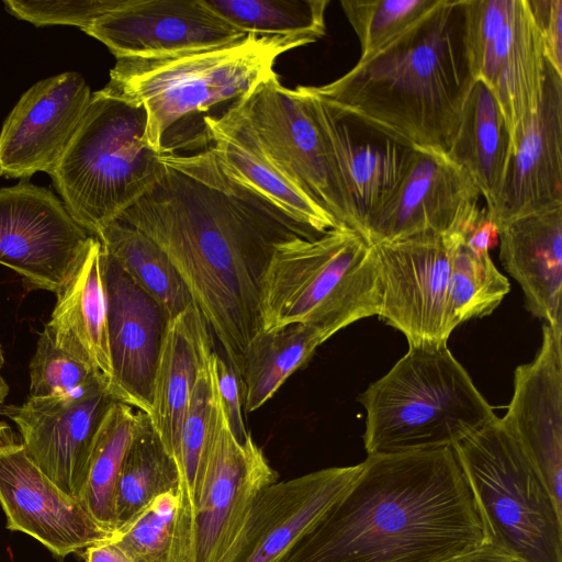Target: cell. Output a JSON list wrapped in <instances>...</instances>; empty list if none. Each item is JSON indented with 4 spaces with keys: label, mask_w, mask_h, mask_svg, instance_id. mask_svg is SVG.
Instances as JSON below:
<instances>
[{
    "label": "cell",
    "mask_w": 562,
    "mask_h": 562,
    "mask_svg": "<svg viewBox=\"0 0 562 562\" xmlns=\"http://www.w3.org/2000/svg\"><path fill=\"white\" fill-rule=\"evenodd\" d=\"M161 161V179L117 220L168 256L240 379L246 348L262 329L260 286L274 250L322 235L228 177L210 148Z\"/></svg>",
    "instance_id": "1"
},
{
    "label": "cell",
    "mask_w": 562,
    "mask_h": 562,
    "mask_svg": "<svg viewBox=\"0 0 562 562\" xmlns=\"http://www.w3.org/2000/svg\"><path fill=\"white\" fill-rule=\"evenodd\" d=\"M483 540L452 447L375 454L280 562H443Z\"/></svg>",
    "instance_id": "2"
},
{
    "label": "cell",
    "mask_w": 562,
    "mask_h": 562,
    "mask_svg": "<svg viewBox=\"0 0 562 562\" xmlns=\"http://www.w3.org/2000/svg\"><path fill=\"white\" fill-rule=\"evenodd\" d=\"M474 81L463 0H440L345 75L310 89L336 111L414 149L447 154Z\"/></svg>",
    "instance_id": "3"
},
{
    "label": "cell",
    "mask_w": 562,
    "mask_h": 562,
    "mask_svg": "<svg viewBox=\"0 0 562 562\" xmlns=\"http://www.w3.org/2000/svg\"><path fill=\"white\" fill-rule=\"evenodd\" d=\"M311 44L285 36L247 34L214 48L156 57L119 58L102 90L146 112L145 140L169 154L177 131L216 105L238 102L271 77L280 55Z\"/></svg>",
    "instance_id": "4"
},
{
    "label": "cell",
    "mask_w": 562,
    "mask_h": 562,
    "mask_svg": "<svg viewBox=\"0 0 562 562\" xmlns=\"http://www.w3.org/2000/svg\"><path fill=\"white\" fill-rule=\"evenodd\" d=\"M358 400L368 456L452 447L497 417L448 344L408 347Z\"/></svg>",
    "instance_id": "5"
},
{
    "label": "cell",
    "mask_w": 562,
    "mask_h": 562,
    "mask_svg": "<svg viewBox=\"0 0 562 562\" xmlns=\"http://www.w3.org/2000/svg\"><path fill=\"white\" fill-rule=\"evenodd\" d=\"M262 329L305 324L327 339L381 308L375 247L342 227L273 252L260 286Z\"/></svg>",
    "instance_id": "6"
},
{
    "label": "cell",
    "mask_w": 562,
    "mask_h": 562,
    "mask_svg": "<svg viewBox=\"0 0 562 562\" xmlns=\"http://www.w3.org/2000/svg\"><path fill=\"white\" fill-rule=\"evenodd\" d=\"M145 130L143 106L95 91L49 175L72 218L91 236L98 237L164 176L162 154L147 145Z\"/></svg>",
    "instance_id": "7"
},
{
    "label": "cell",
    "mask_w": 562,
    "mask_h": 562,
    "mask_svg": "<svg viewBox=\"0 0 562 562\" xmlns=\"http://www.w3.org/2000/svg\"><path fill=\"white\" fill-rule=\"evenodd\" d=\"M452 449L484 540L525 562H562V507L501 418Z\"/></svg>",
    "instance_id": "8"
},
{
    "label": "cell",
    "mask_w": 562,
    "mask_h": 562,
    "mask_svg": "<svg viewBox=\"0 0 562 562\" xmlns=\"http://www.w3.org/2000/svg\"><path fill=\"white\" fill-rule=\"evenodd\" d=\"M233 108L276 167L340 226L358 234L355 209L306 87L286 88L276 72Z\"/></svg>",
    "instance_id": "9"
},
{
    "label": "cell",
    "mask_w": 562,
    "mask_h": 562,
    "mask_svg": "<svg viewBox=\"0 0 562 562\" xmlns=\"http://www.w3.org/2000/svg\"><path fill=\"white\" fill-rule=\"evenodd\" d=\"M474 80L497 100L513 139L541 100L546 56L527 0H463Z\"/></svg>",
    "instance_id": "10"
},
{
    "label": "cell",
    "mask_w": 562,
    "mask_h": 562,
    "mask_svg": "<svg viewBox=\"0 0 562 562\" xmlns=\"http://www.w3.org/2000/svg\"><path fill=\"white\" fill-rule=\"evenodd\" d=\"M460 236L419 233L373 245L381 281L378 316L401 331L408 347L448 344L451 255Z\"/></svg>",
    "instance_id": "11"
},
{
    "label": "cell",
    "mask_w": 562,
    "mask_h": 562,
    "mask_svg": "<svg viewBox=\"0 0 562 562\" xmlns=\"http://www.w3.org/2000/svg\"><path fill=\"white\" fill-rule=\"evenodd\" d=\"M93 237L52 191L26 181L0 189V263L32 289L57 294Z\"/></svg>",
    "instance_id": "12"
},
{
    "label": "cell",
    "mask_w": 562,
    "mask_h": 562,
    "mask_svg": "<svg viewBox=\"0 0 562 562\" xmlns=\"http://www.w3.org/2000/svg\"><path fill=\"white\" fill-rule=\"evenodd\" d=\"M114 402L100 378L69 393L29 396L22 405L0 406V414L18 426L32 461L80 502L95 434Z\"/></svg>",
    "instance_id": "13"
},
{
    "label": "cell",
    "mask_w": 562,
    "mask_h": 562,
    "mask_svg": "<svg viewBox=\"0 0 562 562\" xmlns=\"http://www.w3.org/2000/svg\"><path fill=\"white\" fill-rule=\"evenodd\" d=\"M481 194L470 177L443 153L416 149L389 200L367 224L370 245L419 233L463 235L477 218Z\"/></svg>",
    "instance_id": "14"
},
{
    "label": "cell",
    "mask_w": 562,
    "mask_h": 562,
    "mask_svg": "<svg viewBox=\"0 0 562 562\" xmlns=\"http://www.w3.org/2000/svg\"><path fill=\"white\" fill-rule=\"evenodd\" d=\"M278 479L251 436L245 442L236 440L220 398L206 480L194 519L193 562H220L257 497Z\"/></svg>",
    "instance_id": "15"
},
{
    "label": "cell",
    "mask_w": 562,
    "mask_h": 562,
    "mask_svg": "<svg viewBox=\"0 0 562 562\" xmlns=\"http://www.w3.org/2000/svg\"><path fill=\"white\" fill-rule=\"evenodd\" d=\"M91 91L85 78L67 71L26 90L0 131V176L26 179L52 173L74 137Z\"/></svg>",
    "instance_id": "16"
},
{
    "label": "cell",
    "mask_w": 562,
    "mask_h": 562,
    "mask_svg": "<svg viewBox=\"0 0 562 562\" xmlns=\"http://www.w3.org/2000/svg\"><path fill=\"white\" fill-rule=\"evenodd\" d=\"M83 32L104 44L116 59L203 50L247 35L202 0H121Z\"/></svg>",
    "instance_id": "17"
},
{
    "label": "cell",
    "mask_w": 562,
    "mask_h": 562,
    "mask_svg": "<svg viewBox=\"0 0 562 562\" xmlns=\"http://www.w3.org/2000/svg\"><path fill=\"white\" fill-rule=\"evenodd\" d=\"M0 505L9 530L26 533L58 558L112 539L32 461L22 443L0 448Z\"/></svg>",
    "instance_id": "18"
},
{
    "label": "cell",
    "mask_w": 562,
    "mask_h": 562,
    "mask_svg": "<svg viewBox=\"0 0 562 562\" xmlns=\"http://www.w3.org/2000/svg\"><path fill=\"white\" fill-rule=\"evenodd\" d=\"M112 364L110 393L146 414L169 316L102 248Z\"/></svg>",
    "instance_id": "19"
},
{
    "label": "cell",
    "mask_w": 562,
    "mask_h": 562,
    "mask_svg": "<svg viewBox=\"0 0 562 562\" xmlns=\"http://www.w3.org/2000/svg\"><path fill=\"white\" fill-rule=\"evenodd\" d=\"M361 463L317 470L265 488L220 562H280L300 536L346 491Z\"/></svg>",
    "instance_id": "20"
},
{
    "label": "cell",
    "mask_w": 562,
    "mask_h": 562,
    "mask_svg": "<svg viewBox=\"0 0 562 562\" xmlns=\"http://www.w3.org/2000/svg\"><path fill=\"white\" fill-rule=\"evenodd\" d=\"M562 507V326H542L535 358L514 371L501 418Z\"/></svg>",
    "instance_id": "21"
},
{
    "label": "cell",
    "mask_w": 562,
    "mask_h": 562,
    "mask_svg": "<svg viewBox=\"0 0 562 562\" xmlns=\"http://www.w3.org/2000/svg\"><path fill=\"white\" fill-rule=\"evenodd\" d=\"M562 205V76L546 61L537 110L514 138L505 179L487 216L499 226Z\"/></svg>",
    "instance_id": "22"
},
{
    "label": "cell",
    "mask_w": 562,
    "mask_h": 562,
    "mask_svg": "<svg viewBox=\"0 0 562 562\" xmlns=\"http://www.w3.org/2000/svg\"><path fill=\"white\" fill-rule=\"evenodd\" d=\"M306 90L355 209L358 235L362 237L367 224L402 181L416 149L336 111L310 87Z\"/></svg>",
    "instance_id": "23"
},
{
    "label": "cell",
    "mask_w": 562,
    "mask_h": 562,
    "mask_svg": "<svg viewBox=\"0 0 562 562\" xmlns=\"http://www.w3.org/2000/svg\"><path fill=\"white\" fill-rule=\"evenodd\" d=\"M497 228L499 258L519 283L526 308L549 326H562V205Z\"/></svg>",
    "instance_id": "24"
},
{
    "label": "cell",
    "mask_w": 562,
    "mask_h": 562,
    "mask_svg": "<svg viewBox=\"0 0 562 562\" xmlns=\"http://www.w3.org/2000/svg\"><path fill=\"white\" fill-rule=\"evenodd\" d=\"M204 123L209 148L228 177L319 235L342 228L276 167L233 105L218 116H205Z\"/></svg>",
    "instance_id": "25"
},
{
    "label": "cell",
    "mask_w": 562,
    "mask_h": 562,
    "mask_svg": "<svg viewBox=\"0 0 562 562\" xmlns=\"http://www.w3.org/2000/svg\"><path fill=\"white\" fill-rule=\"evenodd\" d=\"M213 350L210 327L194 304L169 319L147 415L172 458L196 379Z\"/></svg>",
    "instance_id": "26"
},
{
    "label": "cell",
    "mask_w": 562,
    "mask_h": 562,
    "mask_svg": "<svg viewBox=\"0 0 562 562\" xmlns=\"http://www.w3.org/2000/svg\"><path fill=\"white\" fill-rule=\"evenodd\" d=\"M57 301L44 330L54 344L91 366L110 392L112 364L102 245L93 237L87 252ZM111 394V393H110Z\"/></svg>",
    "instance_id": "27"
},
{
    "label": "cell",
    "mask_w": 562,
    "mask_h": 562,
    "mask_svg": "<svg viewBox=\"0 0 562 562\" xmlns=\"http://www.w3.org/2000/svg\"><path fill=\"white\" fill-rule=\"evenodd\" d=\"M513 139L502 109L490 89L475 80L447 156L473 181L491 211L501 192L513 154Z\"/></svg>",
    "instance_id": "28"
},
{
    "label": "cell",
    "mask_w": 562,
    "mask_h": 562,
    "mask_svg": "<svg viewBox=\"0 0 562 562\" xmlns=\"http://www.w3.org/2000/svg\"><path fill=\"white\" fill-rule=\"evenodd\" d=\"M326 340L319 330L300 323L259 330L248 344L243 360L245 411L260 408Z\"/></svg>",
    "instance_id": "29"
},
{
    "label": "cell",
    "mask_w": 562,
    "mask_h": 562,
    "mask_svg": "<svg viewBox=\"0 0 562 562\" xmlns=\"http://www.w3.org/2000/svg\"><path fill=\"white\" fill-rule=\"evenodd\" d=\"M177 490H180L177 464L164 447L149 416L137 409V424L116 483L114 536L157 496Z\"/></svg>",
    "instance_id": "30"
},
{
    "label": "cell",
    "mask_w": 562,
    "mask_h": 562,
    "mask_svg": "<svg viewBox=\"0 0 562 562\" xmlns=\"http://www.w3.org/2000/svg\"><path fill=\"white\" fill-rule=\"evenodd\" d=\"M97 238L103 250L165 310L170 319L193 304L190 291L168 256L146 234L116 220Z\"/></svg>",
    "instance_id": "31"
},
{
    "label": "cell",
    "mask_w": 562,
    "mask_h": 562,
    "mask_svg": "<svg viewBox=\"0 0 562 562\" xmlns=\"http://www.w3.org/2000/svg\"><path fill=\"white\" fill-rule=\"evenodd\" d=\"M133 562H193L194 518L180 490L157 496L112 539Z\"/></svg>",
    "instance_id": "32"
},
{
    "label": "cell",
    "mask_w": 562,
    "mask_h": 562,
    "mask_svg": "<svg viewBox=\"0 0 562 562\" xmlns=\"http://www.w3.org/2000/svg\"><path fill=\"white\" fill-rule=\"evenodd\" d=\"M215 352L212 351L196 379L173 456L179 471L180 490L194 519L206 480L218 409Z\"/></svg>",
    "instance_id": "33"
},
{
    "label": "cell",
    "mask_w": 562,
    "mask_h": 562,
    "mask_svg": "<svg viewBox=\"0 0 562 562\" xmlns=\"http://www.w3.org/2000/svg\"><path fill=\"white\" fill-rule=\"evenodd\" d=\"M137 424V409L115 401L95 434L80 503L109 532L115 529V490L121 465Z\"/></svg>",
    "instance_id": "34"
},
{
    "label": "cell",
    "mask_w": 562,
    "mask_h": 562,
    "mask_svg": "<svg viewBox=\"0 0 562 562\" xmlns=\"http://www.w3.org/2000/svg\"><path fill=\"white\" fill-rule=\"evenodd\" d=\"M245 34L296 37L314 43L325 35L328 0H202Z\"/></svg>",
    "instance_id": "35"
},
{
    "label": "cell",
    "mask_w": 562,
    "mask_h": 562,
    "mask_svg": "<svg viewBox=\"0 0 562 562\" xmlns=\"http://www.w3.org/2000/svg\"><path fill=\"white\" fill-rule=\"evenodd\" d=\"M510 285L490 254L476 255L463 241H456L451 255L448 290V328L452 333L459 325L487 316L502 303Z\"/></svg>",
    "instance_id": "36"
},
{
    "label": "cell",
    "mask_w": 562,
    "mask_h": 562,
    "mask_svg": "<svg viewBox=\"0 0 562 562\" xmlns=\"http://www.w3.org/2000/svg\"><path fill=\"white\" fill-rule=\"evenodd\" d=\"M440 0H342L340 5L361 47L360 58L381 49Z\"/></svg>",
    "instance_id": "37"
},
{
    "label": "cell",
    "mask_w": 562,
    "mask_h": 562,
    "mask_svg": "<svg viewBox=\"0 0 562 562\" xmlns=\"http://www.w3.org/2000/svg\"><path fill=\"white\" fill-rule=\"evenodd\" d=\"M100 378L104 379L91 366L57 347L43 329L30 362V397L69 393Z\"/></svg>",
    "instance_id": "38"
},
{
    "label": "cell",
    "mask_w": 562,
    "mask_h": 562,
    "mask_svg": "<svg viewBox=\"0 0 562 562\" xmlns=\"http://www.w3.org/2000/svg\"><path fill=\"white\" fill-rule=\"evenodd\" d=\"M121 0H4L7 12L35 26L72 25L82 31L119 5Z\"/></svg>",
    "instance_id": "39"
},
{
    "label": "cell",
    "mask_w": 562,
    "mask_h": 562,
    "mask_svg": "<svg viewBox=\"0 0 562 562\" xmlns=\"http://www.w3.org/2000/svg\"><path fill=\"white\" fill-rule=\"evenodd\" d=\"M214 363L218 394L229 429L237 441L245 442L251 435L248 432L244 419L243 382L227 361L221 358L217 352L214 356Z\"/></svg>",
    "instance_id": "40"
},
{
    "label": "cell",
    "mask_w": 562,
    "mask_h": 562,
    "mask_svg": "<svg viewBox=\"0 0 562 562\" xmlns=\"http://www.w3.org/2000/svg\"><path fill=\"white\" fill-rule=\"evenodd\" d=\"M540 33L544 56L562 76V0H527Z\"/></svg>",
    "instance_id": "41"
},
{
    "label": "cell",
    "mask_w": 562,
    "mask_h": 562,
    "mask_svg": "<svg viewBox=\"0 0 562 562\" xmlns=\"http://www.w3.org/2000/svg\"><path fill=\"white\" fill-rule=\"evenodd\" d=\"M464 244L476 255L490 254L498 244V228L485 209L462 235Z\"/></svg>",
    "instance_id": "42"
},
{
    "label": "cell",
    "mask_w": 562,
    "mask_h": 562,
    "mask_svg": "<svg viewBox=\"0 0 562 562\" xmlns=\"http://www.w3.org/2000/svg\"><path fill=\"white\" fill-rule=\"evenodd\" d=\"M443 562H525L505 549L483 540L477 546Z\"/></svg>",
    "instance_id": "43"
},
{
    "label": "cell",
    "mask_w": 562,
    "mask_h": 562,
    "mask_svg": "<svg viewBox=\"0 0 562 562\" xmlns=\"http://www.w3.org/2000/svg\"><path fill=\"white\" fill-rule=\"evenodd\" d=\"M83 558L86 562H133L132 558L112 540L86 548Z\"/></svg>",
    "instance_id": "44"
},
{
    "label": "cell",
    "mask_w": 562,
    "mask_h": 562,
    "mask_svg": "<svg viewBox=\"0 0 562 562\" xmlns=\"http://www.w3.org/2000/svg\"><path fill=\"white\" fill-rule=\"evenodd\" d=\"M11 442H15L11 428L7 423L0 422V448Z\"/></svg>",
    "instance_id": "45"
},
{
    "label": "cell",
    "mask_w": 562,
    "mask_h": 562,
    "mask_svg": "<svg viewBox=\"0 0 562 562\" xmlns=\"http://www.w3.org/2000/svg\"><path fill=\"white\" fill-rule=\"evenodd\" d=\"M3 362H4L3 353H2L1 344H0V406L3 404L7 395L9 394V385L7 384V382L4 381V379L1 375V369L3 367Z\"/></svg>",
    "instance_id": "46"
}]
</instances>
